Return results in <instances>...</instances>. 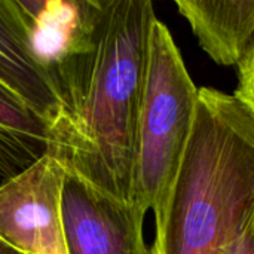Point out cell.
I'll return each instance as SVG.
<instances>
[{
  "mask_svg": "<svg viewBox=\"0 0 254 254\" xmlns=\"http://www.w3.org/2000/svg\"><path fill=\"white\" fill-rule=\"evenodd\" d=\"M155 19L150 0H110L89 85L76 110L49 129L48 153L128 202Z\"/></svg>",
  "mask_w": 254,
  "mask_h": 254,
  "instance_id": "6da1fadb",
  "label": "cell"
},
{
  "mask_svg": "<svg viewBox=\"0 0 254 254\" xmlns=\"http://www.w3.org/2000/svg\"><path fill=\"white\" fill-rule=\"evenodd\" d=\"M254 213V116L202 86L195 125L149 254H229Z\"/></svg>",
  "mask_w": 254,
  "mask_h": 254,
  "instance_id": "7a4b0ae2",
  "label": "cell"
},
{
  "mask_svg": "<svg viewBox=\"0 0 254 254\" xmlns=\"http://www.w3.org/2000/svg\"><path fill=\"white\" fill-rule=\"evenodd\" d=\"M196 85L168 27L158 18L149 37L147 71L138 119L132 204L165 213L192 135L198 104Z\"/></svg>",
  "mask_w": 254,
  "mask_h": 254,
  "instance_id": "3957f363",
  "label": "cell"
},
{
  "mask_svg": "<svg viewBox=\"0 0 254 254\" xmlns=\"http://www.w3.org/2000/svg\"><path fill=\"white\" fill-rule=\"evenodd\" d=\"M9 3L33 57L58 95L61 115L52 125L55 127L76 110L89 85L110 0Z\"/></svg>",
  "mask_w": 254,
  "mask_h": 254,
  "instance_id": "277c9868",
  "label": "cell"
},
{
  "mask_svg": "<svg viewBox=\"0 0 254 254\" xmlns=\"http://www.w3.org/2000/svg\"><path fill=\"white\" fill-rule=\"evenodd\" d=\"M65 167L51 153L0 185V238L24 254H67L61 190Z\"/></svg>",
  "mask_w": 254,
  "mask_h": 254,
  "instance_id": "5b68a950",
  "label": "cell"
},
{
  "mask_svg": "<svg viewBox=\"0 0 254 254\" xmlns=\"http://www.w3.org/2000/svg\"><path fill=\"white\" fill-rule=\"evenodd\" d=\"M61 216L67 254H149L143 213L65 168Z\"/></svg>",
  "mask_w": 254,
  "mask_h": 254,
  "instance_id": "8992f818",
  "label": "cell"
},
{
  "mask_svg": "<svg viewBox=\"0 0 254 254\" xmlns=\"http://www.w3.org/2000/svg\"><path fill=\"white\" fill-rule=\"evenodd\" d=\"M201 48L220 65H240L254 46V0H176Z\"/></svg>",
  "mask_w": 254,
  "mask_h": 254,
  "instance_id": "52a82bcc",
  "label": "cell"
},
{
  "mask_svg": "<svg viewBox=\"0 0 254 254\" xmlns=\"http://www.w3.org/2000/svg\"><path fill=\"white\" fill-rule=\"evenodd\" d=\"M0 85L43 119L48 129L58 121V95L33 57L9 0H0Z\"/></svg>",
  "mask_w": 254,
  "mask_h": 254,
  "instance_id": "ba28073f",
  "label": "cell"
},
{
  "mask_svg": "<svg viewBox=\"0 0 254 254\" xmlns=\"http://www.w3.org/2000/svg\"><path fill=\"white\" fill-rule=\"evenodd\" d=\"M49 149V129L13 94L0 85V179L18 176Z\"/></svg>",
  "mask_w": 254,
  "mask_h": 254,
  "instance_id": "9c48e42d",
  "label": "cell"
},
{
  "mask_svg": "<svg viewBox=\"0 0 254 254\" xmlns=\"http://www.w3.org/2000/svg\"><path fill=\"white\" fill-rule=\"evenodd\" d=\"M234 95L254 116V46L238 65V85Z\"/></svg>",
  "mask_w": 254,
  "mask_h": 254,
  "instance_id": "30bf717a",
  "label": "cell"
},
{
  "mask_svg": "<svg viewBox=\"0 0 254 254\" xmlns=\"http://www.w3.org/2000/svg\"><path fill=\"white\" fill-rule=\"evenodd\" d=\"M229 254H254V213Z\"/></svg>",
  "mask_w": 254,
  "mask_h": 254,
  "instance_id": "8fae6325",
  "label": "cell"
},
{
  "mask_svg": "<svg viewBox=\"0 0 254 254\" xmlns=\"http://www.w3.org/2000/svg\"><path fill=\"white\" fill-rule=\"evenodd\" d=\"M0 254H24L21 252H18L16 249H13L12 246H9L6 241H3L0 238Z\"/></svg>",
  "mask_w": 254,
  "mask_h": 254,
  "instance_id": "7c38bea8",
  "label": "cell"
}]
</instances>
